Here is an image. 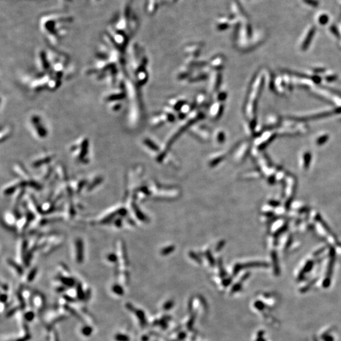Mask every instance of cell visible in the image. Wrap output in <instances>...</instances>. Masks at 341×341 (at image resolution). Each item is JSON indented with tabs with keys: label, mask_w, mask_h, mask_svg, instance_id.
Masks as SVG:
<instances>
[{
	"label": "cell",
	"mask_w": 341,
	"mask_h": 341,
	"mask_svg": "<svg viewBox=\"0 0 341 341\" xmlns=\"http://www.w3.org/2000/svg\"><path fill=\"white\" fill-rule=\"evenodd\" d=\"M124 52L104 32L92 61L85 70V75L107 86L125 79Z\"/></svg>",
	"instance_id": "cell-1"
},
{
	"label": "cell",
	"mask_w": 341,
	"mask_h": 341,
	"mask_svg": "<svg viewBox=\"0 0 341 341\" xmlns=\"http://www.w3.org/2000/svg\"><path fill=\"white\" fill-rule=\"evenodd\" d=\"M73 17L65 12H51L41 15L39 28L49 47L57 48L70 31Z\"/></svg>",
	"instance_id": "cell-2"
},
{
	"label": "cell",
	"mask_w": 341,
	"mask_h": 341,
	"mask_svg": "<svg viewBox=\"0 0 341 341\" xmlns=\"http://www.w3.org/2000/svg\"><path fill=\"white\" fill-rule=\"evenodd\" d=\"M131 18L132 16L127 8L121 10L111 19L104 32L113 43L123 52L133 32Z\"/></svg>",
	"instance_id": "cell-3"
},
{
	"label": "cell",
	"mask_w": 341,
	"mask_h": 341,
	"mask_svg": "<svg viewBox=\"0 0 341 341\" xmlns=\"http://www.w3.org/2000/svg\"><path fill=\"white\" fill-rule=\"evenodd\" d=\"M63 82V79L53 72L41 73L34 70L25 74L22 78L23 86L33 94L54 92L60 88Z\"/></svg>",
	"instance_id": "cell-4"
},
{
	"label": "cell",
	"mask_w": 341,
	"mask_h": 341,
	"mask_svg": "<svg viewBox=\"0 0 341 341\" xmlns=\"http://www.w3.org/2000/svg\"><path fill=\"white\" fill-rule=\"evenodd\" d=\"M128 92L126 79L108 86L101 96L102 103L109 112L116 114L121 111L123 102L127 99Z\"/></svg>",
	"instance_id": "cell-5"
},
{
	"label": "cell",
	"mask_w": 341,
	"mask_h": 341,
	"mask_svg": "<svg viewBox=\"0 0 341 341\" xmlns=\"http://www.w3.org/2000/svg\"><path fill=\"white\" fill-rule=\"evenodd\" d=\"M51 70L64 81L71 79L74 74V65L70 57L64 52L49 47L47 48Z\"/></svg>",
	"instance_id": "cell-6"
},
{
	"label": "cell",
	"mask_w": 341,
	"mask_h": 341,
	"mask_svg": "<svg viewBox=\"0 0 341 341\" xmlns=\"http://www.w3.org/2000/svg\"><path fill=\"white\" fill-rule=\"evenodd\" d=\"M90 139L85 135H81L70 143L68 152L76 163L86 165L90 162Z\"/></svg>",
	"instance_id": "cell-7"
},
{
	"label": "cell",
	"mask_w": 341,
	"mask_h": 341,
	"mask_svg": "<svg viewBox=\"0 0 341 341\" xmlns=\"http://www.w3.org/2000/svg\"><path fill=\"white\" fill-rule=\"evenodd\" d=\"M27 128L33 139L41 141L46 140L49 135L50 130L46 119L40 113L32 112L26 119Z\"/></svg>",
	"instance_id": "cell-8"
},
{
	"label": "cell",
	"mask_w": 341,
	"mask_h": 341,
	"mask_svg": "<svg viewBox=\"0 0 341 341\" xmlns=\"http://www.w3.org/2000/svg\"><path fill=\"white\" fill-rule=\"evenodd\" d=\"M126 214V210L125 208L121 207H116L109 211L104 212L102 216L99 217L97 220H95L94 223L100 225L112 224L113 220L116 217L119 216L123 217Z\"/></svg>",
	"instance_id": "cell-9"
},
{
	"label": "cell",
	"mask_w": 341,
	"mask_h": 341,
	"mask_svg": "<svg viewBox=\"0 0 341 341\" xmlns=\"http://www.w3.org/2000/svg\"><path fill=\"white\" fill-rule=\"evenodd\" d=\"M56 155L54 153L47 151L43 152L33 159L31 163V166L35 169L43 168L47 165L54 163Z\"/></svg>",
	"instance_id": "cell-10"
},
{
	"label": "cell",
	"mask_w": 341,
	"mask_h": 341,
	"mask_svg": "<svg viewBox=\"0 0 341 341\" xmlns=\"http://www.w3.org/2000/svg\"><path fill=\"white\" fill-rule=\"evenodd\" d=\"M63 243V239L56 235H51L48 237L47 242L44 248L42 249V253L43 255H49L53 253L56 249L60 247Z\"/></svg>",
	"instance_id": "cell-11"
},
{
	"label": "cell",
	"mask_w": 341,
	"mask_h": 341,
	"mask_svg": "<svg viewBox=\"0 0 341 341\" xmlns=\"http://www.w3.org/2000/svg\"><path fill=\"white\" fill-rule=\"evenodd\" d=\"M74 257L77 263H82L84 260V244L80 237H77L74 241Z\"/></svg>",
	"instance_id": "cell-12"
},
{
	"label": "cell",
	"mask_w": 341,
	"mask_h": 341,
	"mask_svg": "<svg viewBox=\"0 0 341 341\" xmlns=\"http://www.w3.org/2000/svg\"><path fill=\"white\" fill-rule=\"evenodd\" d=\"M29 249V242L25 239L20 240L18 243L16 251V260L19 263H25V257Z\"/></svg>",
	"instance_id": "cell-13"
},
{
	"label": "cell",
	"mask_w": 341,
	"mask_h": 341,
	"mask_svg": "<svg viewBox=\"0 0 341 341\" xmlns=\"http://www.w3.org/2000/svg\"><path fill=\"white\" fill-rule=\"evenodd\" d=\"M13 170L15 173L22 178V180L27 181L32 180L29 171L22 163H19V162L16 163L13 166Z\"/></svg>",
	"instance_id": "cell-14"
},
{
	"label": "cell",
	"mask_w": 341,
	"mask_h": 341,
	"mask_svg": "<svg viewBox=\"0 0 341 341\" xmlns=\"http://www.w3.org/2000/svg\"><path fill=\"white\" fill-rule=\"evenodd\" d=\"M13 128L10 125H5L2 127L1 130V136H0V139H1V143H3V142H6L13 135Z\"/></svg>",
	"instance_id": "cell-15"
},
{
	"label": "cell",
	"mask_w": 341,
	"mask_h": 341,
	"mask_svg": "<svg viewBox=\"0 0 341 341\" xmlns=\"http://www.w3.org/2000/svg\"><path fill=\"white\" fill-rule=\"evenodd\" d=\"M88 181L85 179H80L79 180H76L70 183V186L73 193H80L84 188L86 187Z\"/></svg>",
	"instance_id": "cell-16"
},
{
	"label": "cell",
	"mask_w": 341,
	"mask_h": 341,
	"mask_svg": "<svg viewBox=\"0 0 341 341\" xmlns=\"http://www.w3.org/2000/svg\"><path fill=\"white\" fill-rule=\"evenodd\" d=\"M104 181V178L100 176H97L95 178L92 179V181L90 182H88L86 187H85V190L87 192H92L96 188L98 187Z\"/></svg>",
	"instance_id": "cell-17"
},
{
	"label": "cell",
	"mask_w": 341,
	"mask_h": 341,
	"mask_svg": "<svg viewBox=\"0 0 341 341\" xmlns=\"http://www.w3.org/2000/svg\"><path fill=\"white\" fill-rule=\"evenodd\" d=\"M17 219L15 214L14 213H12V212H6L5 215H4V221H5V224L7 226H15L16 224L17 223Z\"/></svg>",
	"instance_id": "cell-18"
},
{
	"label": "cell",
	"mask_w": 341,
	"mask_h": 341,
	"mask_svg": "<svg viewBox=\"0 0 341 341\" xmlns=\"http://www.w3.org/2000/svg\"><path fill=\"white\" fill-rule=\"evenodd\" d=\"M6 263L8 266L15 270L16 274L21 275L23 273V268L19 262L14 261L11 258H8L6 260Z\"/></svg>",
	"instance_id": "cell-19"
},
{
	"label": "cell",
	"mask_w": 341,
	"mask_h": 341,
	"mask_svg": "<svg viewBox=\"0 0 341 341\" xmlns=\"http://www.w3.org/2000/svg\"><path fill=\"white\" fill-rule=\"evenodd\" d=\"M75 214V209L74 205L72 202H68L66 205L65 215L68 218H72Z\"/></svg>",
	"instance_id": "cell-20"
},
{
	"label": "cell",
	"mask_w": 341,
	"mask_h": 341,
	"mask_svg": "<svg viewBox=\"0 0 341 341\" xmlns=\"http://www.w3.org/2000/svg\"><path fill=\"white\" fill-rule=\"evenodd\" d=\"M106 260L111 263H115L118 261L116 253H109L106 256Z\"/></svg>",
	"instance_id": "cell-21"
},
{
	"label": "cell",
	"mask_w": 341,
	"mask_h": 341,
	"mask_svg": "<svg viewBox=\"0 0 341 341\" xmlns=\"http://www.w3.org/2000/svg\"><path fill=\"white\" fill-rule=\"evenodd\" d=\"M115 228H121L123 225V217L119 216L116 217L112 223Z\"/></svg>",
	"instance_id": "cell-22"
},
{
	"label": "cell",
	"mask_w": 341,
	"mask_h": 341,
	"mask_svg": "<svg viewBox=\"0 0 341 341\" xmlns=\"http://www.w3.org/2000/svg\"><path fill=\"white\" fill-rule=\"evenodd\" d=\"M37 272V269L36 267L33 268L31 271L28 274V280L29 281H32L31 280L36 275V273Z\"/></svg>",
	"instance_id": "cell-23"
},
{
	"label": "cell",
	"mask_w": 341,
	"mask_h": 341,
	"mask_svg": "<svg viewBox=\"0 0 341 341\" xmlns=\"http://www.w3.org/2000/svg\"><path fill=\"white\" fill-rule=\"evenodd\" d=\"M60 1L63 2H73V0H60Z\"/></svg>",
	"instance_id": "cell-24"
}]
</instances>
